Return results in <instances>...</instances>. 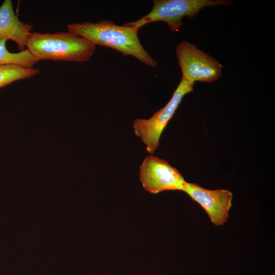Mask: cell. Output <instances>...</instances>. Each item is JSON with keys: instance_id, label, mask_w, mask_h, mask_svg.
Listing matches in <instances>:
<instances>
[{"instance_id": "obj_6", "label": "cell", "mask_w": 275, "mask_h": 275, "mask_svg": "<svg viewBox=\"0 0 275 275\" xmlns=\"http://www.w3.org/2000/svg\"><path fill=\"white\" fill-rule=\"evenodd\" d=\"M140 179L144 189L153 194L165 190L183 191L186 182L176 168L152 154L145 157L141 165Z\"/></svg>"}, {"instance_id": "obj_8", "label": "cell", "mask_w": 275, "mask_h": 275, "mask_svg": "<svg viewBox=\"0 0 275 275\" xmlns=\"http://www.w3.org/2000/svg\"><path fill=\"white\" fill-rule=\"evenodd\" d=\"M32 28V24L18 18L11 0L4 1L0 6V39L14 42L20 51H23L26 49V39Z\"/></svg>"}, {"instance_id": "obj_9", "label": "cell", "mask_w": 275, "mask_h": 275, "mask_svg": "<svg viewBox=\"0 0 275 275\" xmlns=\"http://www.w3.org/2000/svg\"><path fill=\"white\" fill-rule=\"evenodd\" d=\"M39 72V69L34 67L16 64L0 65V88L17 80L32 78Z\"/></svg>"}, {"instance_id": "obj_4", "label": "cell", "mask_w": 275, "mask_h": 275, "mask_svg": "<svg viewBox=\"0 0 275 275\" xmlns=\"http://www.w3.org/2000/svg\"><path fill=\"white\" fill-rule=\"evenodd\" d=\"M194 83L182 77L172 98L162 108L156 112L149 119H138L133 123L134 134L152 154L159 144L161 133L172 118L183 97L194 90Z\"/></svg>"}, {"instance_id": "obj_5", "label": "cell", "mask_w": 275, "mask_h": 275, "mask_svg": "<svg viewBox=\"0 0 275 275\" xmlns=\"http://www.w3.org/2000/svg\"><path fill=\"white\" fill-rule=\"evenodd\" d=\"M176 54L182 77L191 82H212L221 77L223 66L195 44L181 41L176 46Z\"/></svg>"}, {"instance_id": "obj_1", "label": "cell", "mask_w": 275, "mask_h": 275, "mask_svg": "<svg viewBox=\"0 0 275 275\" xmlns=\"http://www.w3.org/2000/svg\"><path fill=\"white\" fill-rule=\"evenodd\" d=\"M68 31L83 37L94 45L111 48L123 56H131L150 67L158 65L144 48L138 37V30L128 25H119L102 19L97 22H82L67 25Z\"/></svg>"}, {"instance_id": "obj_3", "label": "cell", "mask_w": 275, "mask_h": 275, "mask_svg": "<svg viewBox=\"0 0 275 275\" xmlns=\"http://www.w3.org/2000/svg\"><path fill=\"white\" fill-rule=\"evenodd\" d=\"M232 3L230 0H154L148 14L124 24L139 30L148 23L161 21L167 23L171 32L178 31L183 25V17L191 18L205 7L228 6Z\"/></svg>"}, {"instance_id": "obj_2", "label": "cell", "mask_w": 275, "mask_h": 275, "mask_svg": "<svg viewBox=\"0 0 275 275\" xmlns=\"http://www.w3.org/2000/svg\"><path fill=\"white\" fill-rule=\"evenodd\" d=\"M25 47L38 61L78 63L88 61L96 49V45L88 40L68 31L54 33L30 32Z\"/></svg>"}, {"instance_id": "obj_10", "label": "cell", "mask_w": 275, "mask_h": 275, "mask_svg": "<svg viewBox=\"0 0 275 275\" xmlns=\"http://www.w3.org/2000/svg\"><path fill=\"white\" fill-rule=\"evenodd\" d=\"M7 41L0 39V65L16 64L33 68L39 62L26 49L18 52H10L6 47Z\"/></svg>"}, {"instance_id": "obj_7", "label": "cell", "mask_w": 275, "mask_h": 275, "mask_svg": "<svg viewBox=\"0 0 275 275\" xmlns=\"http://www.w3.org/2000/svg\"><path fill=\"white\" fill-rule=\"evenodd\" d=\"M183 191L202 206L213 224L220 226L227 221L233 199L229 190L207 189L186 182Z\"/></svg>"}]
</instances>
